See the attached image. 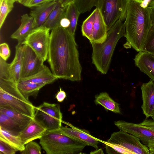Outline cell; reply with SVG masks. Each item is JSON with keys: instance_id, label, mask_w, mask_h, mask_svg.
<instances>
[{"instance_id": "obj_1", "label": "cell", "mask_w": 154, "mask_h": 154, "mask_svg": "<svg viewBox=\"0 0 154 154\" xmlns=\"http://www.w3.org/2000/svg\"><path fill=\"white\" fill-rule=\"evenodd\" d=\"M48 61L58 79L72 81L81 79L82 67L74 35L67 28L58 26L51 30Z\"/></svg>"}, {"instance_id": "obj_2", "label": "cell", "mask_w": 154, "mask_h": 154, "mask_svg": "<svg viewBox=\"0 0 154 154\" xmlns=\"http://www.w3.org/2000/svg\"><path fill=\"white\" fill-rule=\"evenodd\" d=\"M151 9L129 0L124 22L127 43L137 52L143 51L149 30L152 26Z\"/></svg>"}, {"instance_id": "obj_3", "label": "cell", "mask_w": 154, "mask_h": 154, "mask_svg": "<svg viewBox=\"0 0 154 154\" xmlns=\"http://www.w3.org/2000/svg\"><path fill=\"white\" fill-rule=\"evenodd\" d=\"M125 34V23L119 20L108 30L107 38L104 42L91 43L92 48V63L102 74H105L107 72L116 44Z\"/></svg>"}, {"instance_id": "obj_4", "label": "cell", "mask_w": 154, "mask_h": 154, "mask_svg": "<svg viewBox=\"0 0 154 154\" xmlns=\"http://www.w3.org/2000/svg\"><path fill=\"white\" fill-rule=\"evenodd\" d=\"M39 143L47 154H77L87 145L85 142L67 135L60 128L47 130Z\"/></svg>"}, {"instance_id": "obj_5", "label": "cell", "mask_w": 154, "mask_h": 154, "mask_svg": "<svg viewBox=\"0 0 154 154\" xmlns=\"http://www.w3.org/2000/svg\"><path fill=\"white\" fill-rule=\"evenodd\" d=\"M0 107L34 118L35 106L27 99L14 81L0 78Z\"/></svg>"}, {"instance_id": "obj_6", "label": "cell", "mask_w": 154, "mask_h": 154, "mask_svg": "<svg viewBox=\"0 0 154 154\" xmlns=\"http://www.w3.org/2000/svg\"><path fill=\"white\" fill-rule=\"evenodd\" d=\"M129 0H97L95 6L100 11L109 29L119 20L125 21Z\"/></svg>"}, {"instance_id": "obj_7", "label": "cell", "mask_w": 154, "mask_h": 154, "mask_svg": "<svg viewBox=\"0 0 154 154\" xmlns=\"http://www.w3.org/2000/svg\"><path fill=\"white\" fill-rule=\"evenodd\" d=\"M62 118V113L58 104L44 102L35 107L34 119L47 130L60 128Z\"/></svg>"}, {"instance_id": "obj_8", "label": "cell", "mask_w": 154, "mask_h": 154, "mask_svg": "<svg viewBox=\"0 0 154 154\" xmlns=\"http://www.w3.org/2000/svg\"><path fill=\"white\" fill-rule=\"evenodd\" d=\"M49 29L41 26L34 29L25 38L22 44H26L44 61L48 58L50 34Z\"/></svg>"}, {"instance_id": "obj_9", "label": "cell", "mask_w": 154, "mask_h": 154, "mask_svg": "<svg viewBox=\"0 0 154 154\" xmlns=\"http://www.w3.org/2000/svg\"><path fill=\"white\" fill-rule=\"evenodd\" d=\"M115 125L120 130L138 138L141 143L148 148L154 146V130L139 124L118 120Z\"/></svg>"}, {"instance_id": "obj_10", "label": "cell", "mask_w": 154, "mask_h": 154, "mask_svg": "<svg viewBox=\"0 0 154 154\" xmlns=\"http://www.w3.org/2000/svg\"><path fill=\"white\" fill-rule=\"evenodd\" d=\"M107 142L120 145L134 154H149V148L135 136L120 130L113 132Z\"/></svg>"}, {"instance_id": "obj_11", "label": "cell", "mask_w": 154, "mask_h": 154, "mask_svg": "<svg viewBox=\"0 0 154 154\" xmlns=\"http://www.w3.org/2000/svg\"><path fill=\"white\" fill-rule=\"evenodd\" d=\"M23 45V55L20 81L38 73L42 70L45 66L44 64V61L32 48L26 44Z\"/></svg>"}, {"instance_id": "obj_12", "label": "cell", "mask_w": 154, "mask_h": 154, "mask_svg": "<svg viewBox=\"0 0 154 154\" xmlns=\"http://www.w3.org/2000/svg\"><path fill=\"white\" fill-rule=\"evenodd\" d=\"M70 128L62 126L60 130L63 133L74 138L82 141L88 146H91L96 149H98V144L103 140L92 136L87 130L81 129L68 123Z\"/></svg>"}, {"instance_id": "obj_13", "label": "cell", "mask_w": 154, "mask_h": 154, "mask_svg": "<svg viewBox=\"0 0 154 154\" xmlns=\"http://www.w3.org/2000/svg\"><path fill=\"white\" fill-rule=\"evenodd\" d=\"M143 101L141 107L146 118L151 117L154 111V82L152 80L141 87Z\"/></svg>"}, {"instance_id": "obj_14", "label": "cell", "mask_w": 154, "mask_h": 154, "mask_svg": "<svg viewBox=\"0 0 154 154\" xmlns=\"http://www.w3.org/2000/svg\"><path fill=\"white\" fill-rule=\"evenodd\" d=\"M58 2L55 0L32 8L30 15L34 19L36 28L42 26Z\"/></svg>"}, {"instance_id": "obj_15", "label": "cell", "mask_w": 154, "mask_h": 154, "mask_svg": "<svg viewBox=\"0 0 154 154\" xmlns=\"http://www.w3.org/2000/svg\"><path fill=\"white\" fill-rule=\"evenodd\" d=\"M134 60L135 66L154 82V56L140 51L135 55Z\"/></svg>"}, {"instance_id": "obj_16", "label": "cell", "mask_w": 154, "mask_h": 154, "mask_svg": "<svg viewBox=\"0 0 154 154\" xmlns=\"http://www.w3.org/2000/svg\"><path fill=\"white\" fill-rule=\"evenodd\" d=\"M35 28L33 18L27 14H23L21 17L20 26L11 35V38L17 40L18 44H22L26 37Z\"/></svg>"}, {"instance_id": "obj_17", "label": "cell", "mask_w": 154, "mask_h": 154, "mask_svg": "<svg viewBox=\"0 0 154 154\" xmlns=\"http://www.w3.org/2000/svg\"><path fill=\"white\" fill-rule=\"evenodd\" d=\"M47 130L44 127L33 118L19 136L25 145L30 141L40 139Z\"/></svg>"}, {"instance_id": "obj_18", "label": "cell", "mask_w": 154, "mask_h": 154, "mask_svg": "<svg viewBox=\"0 0 154 154\" xmlns=\"http://www.w3.org/2000/svg\"><path fill=\"white\" fill-rule=\"evenodd\" d=\"M96 15L94 23L92 42L102 43L106 40L107 34L106 25L102 15L98 8H96Z\"/></svg>"}, {"instance_id": "obj_19", "label": "cell", "mask_w": 154, "mask_h": 154, "mask_svg": "<svg viewBox=\"0 0 154 154\" xmlns=\"http://www.w3.org/2000/svg\"><path fill=\"white\" fill-rule=\"evenodd\" d=\"M23 45L15 46V53L12 61L9 65V71L11 79L17 84L20 81L23 55Z\"/></svg>"}, {"instance_id": "obj_20", "label": "cell", "mask_w": 154, "mask_h": 154, "mask_svg": "<svg viewBox=\"0 0 154 154\" xmlns=\"http://www.w3.org/2000/svg\"><path fill=\"white\" fill-rule=\"evenodd\" d=\"M67 6H62L58 1L56 6L42 26L45 27L51 30L57 26H60V21L65 16Z\"/></svg>"}, {"instance_id": "obj_21", "label": "cell", "mask_w": 154, "mask_h": 154, "mask_svg": "<svg viewBox=\"0 0 154 154\" xmlns=\"http://www.w3.org/2000/svg\"><path fill=\"white\" fill-rule=\"evenodd\" d=\"M94 103L100 105L106 109L116 113L121 114L119 104L114 100L106 92H102L95 97Z\"/></svg>"}, {"instance_id": "obj_22", "label": "cell", "mask_w": 154, "mask_h": 154, "mask_svg": "<svg viewBox=\"0 0 154 154\" xmlns=\"http://www.w3.org/2000/svg\"><path fill=\"white\" fill-rule=\"evenodd\" d=\"M58 79L52 73L49 68L45 65L39 72L29 78L22 80L45 86L51 84Z\"/></svg>"}, {"instance_id": "obj_23", "label": "cell", "mask_w": 154, "mask_h": 154, "mask_svg": "<svg viewBox=\"0 0 154 154\" xmlns=\"http://www.w3.org/2000/svg\"><path fill=\"white\" fill-rule=\"evenodd\" d=\"M0 127L16 136H19L24 129L10 117L1 112Z\"/></svg>"}, {"instance_id": "obj_24", "label": "cell", "mask_w": 154, "mask_h": 154, "mask_svg": "<svg viewBox=\"0 0 154 154\" xmlns=\"http://www.w3.org/2000/svg\"><path fill=\"white\" fill-rule=\"evenodd\" d=\"M0 112L11 118L25 129L33 119L14 110L0 107Z\"/></svg>"}, {"instance_id": "obj_25", "label": "cell", "mask_w": 154, "mask_h": 154, "mask_svg": "<svg viewBox=\"0 0 154 154\" xmlns=\"http://www.w3.org/2000/svg\"><path fill=\"white\" fill-rule=\"evenodd\" d=\"M17 85L19 89L28 100H29L30 96L36 97L39 90L45 86L42 85L37 84L24 80H20L17 84Z\"/></svg>"}, {"instance_id": "obj_26", "label": "cell", "mask_w": 154, "mask_h": 154, "mask_svg": "<svg viewBox=\"0 0 154 154\" xmlns=\"http://www.w3.org/2000/svg\"><path fill=\"white\" fill-rule=\"evenodd\" d=\"M81 14L77 7L73 2L67 6L65 17L70 22V25L67 28L70 33L74 35L79 16Z\"/></svg>"}, {"instance_id": "obj_27", "label": "cell", "mask_w": 154, "mask_h": 154, "mask_svg": "<svg viewBox=\"0 0 154 154\" xmlns=\"http://www.w3.org/2000/svg\"><path fill=\"white\" fill-rule=\"evenodd\" d=\"M0 137L4 139L17 151L21 152L24 150L25 145L19 136L15 135L0 127Z\"/></svg>"}, {"instance_id": "obj_28", "label": "cell", "mask_w": 154, "mask_h": 154, "mask_svg": "<svg viewBox=\"0 0 154 154\" xmlns=\"http://www.w3.org/2000/svg\"><path fill=\"white\" fill-rule=\"evenodd\" d=\"M96 15L95 9L83 22L81 30L82 35L87 38L90 43L93 41V30Z\"/></svg>"}, {"instance_id": "obj_29", "label": "cell", "mask_w": 154, "mask_h": 154, "mask_svg": "<svg viewBox=\"0 0 154 154\" xmlns=\"http://www.w3.org/2000/svg\"><path fill=\"white\" fill-rule=\"evenodd\" d=\"M17 0H0V29L14 7Z\"/></svg>"}, {"instance_id": "obj_30", "label": "cell", "mask_w": 154, "mask_h": 154, "mask_svg": "<svg viewBox=\"0 0 154 154\" xmlns=\"http://www.w3.org/2000/svg\"><path fill=\"white\" fill-rule=\"evenodd\" d=\"M106 146V153L108 154L122 153L134 154V153L122 146L117 144L102 141Z\"/></svg>"}, {"instance_id": "obj_31", "label": "cell", "mask_w": 154, "mask_h": 154, "mask_svg": "<svg viewBox=\"0 0 154 154\" xmlns=\"http://www.w3.org/2000/svg\"><path fill=\"white\" fill-rule=\"evenodd\" d=\"M97 0H75L74 3L81 14L91 10L95 6Z\"/></svg>"}, {"instance_id": "obj_32", "label": "cell", "mask_w": 154, "mask_h": 154, "mask_svg": "<svg viewBox=\"0 0 154 154\" xmlns=\"http://www.w3.org/2000/svg\"><path fill=\"white\" fill-rule=\"evenodd\" d=\"M143 51L154 56V25L149 30Z\"/></svg>"}, {"instance_id": "obj_33", "label": "cell", "mask_w": 154, "mask_h": 154, "mask_svg": "<svg viewBox=\"0 0 154 154\" xmlns=\"http://www.w3.org/2000/svg\"><path fill=\"white\" fill-rule=\"evenodd\" d=\"M22 154H41V148L37 143L32 141L25 145V149L21 152Z\"/></svg>"}, {"instance_id": "obj_34", "label": "cell", "mask_w": 154, "mask_h": 154, "mask_svg": "<svg viewBox=\"0 0 154 154\" xmlns=\"http://www.w3.org/2000/svg\"><path fill=\"white\" fill-rule=\"evenodd\" d=\"M17 151L6 140L0 137V154H15Z\"/></svg>"}, {"instance_id": "obj_35", "label": "cell", "mask_w": 154, "mask_h": 154, "mask_svg": "<svg viewBox=\"0 0 154 154\" xmlns=\"http://www.w3.org/2000/svg\"><path fill=\"white\" fill-rule=\"evenodd\" d=\"M9 65L6 61L0 57V78L12 80L9 73Z\"/></svg>"}, {"instance_id": "obj_36", "label": "cell", "mask_w": 154, "mask_h": 154, "mask_svg": "<svg viewBox=\"0 0 154 154\" xmlns=\"http://www.w3.org/2000/svg\"><path fill=\"white\" fill-rule=\"evenodd\" d=\"M11 51L7 44L4 43L0 45V57L6 61L10 57Z\"/></svg>"}, {"instance_id": "obj_37", "label": "cell", "mask_w": 154, "mask_h": 154, "mask_svg": "<svg viewBox=\"0 0 154 154\" xmlns=\"http://www.w3.org/2000/svg\"><path fill=\"white\" fill-rule=\"evenodd\" d=\"M55 0H30L26 7L32 8Z\"/></svg>"}, {"instance_id": "obj_38", "label": "cell", "mask_w": 154, "mask_h": 154, "mask_svg": "<svg viewBox=\"0 0 154 154\" xmlns=\"http://www.w3.org/2000/svg\"><path fill=\"white\" fill-rule=\"evenodd\" d=\"M140 4L144 8H151L154 6V0H133Z\"/></svg>"}, {"instance_id": "obj_39", "label": "cell", "mask_w": 154, "mask_h": 154, "mask_svg": "<svg viewBox=\"0 0 154 154\" xmlns=\"http://www.w3.org/2000/svg\"><path fill=\"white\" fill-rule=\"evenodd\" d=\"M66 97V92L62 90L60 87V91L57 92L56 96V97L57 100L60 102H61L64 100Z\"/></svg>"}, {"instance_id": "obj_40", "label": "cell", "mask_w": 154, "mask_h": 154, "mask_svg": "<svg viewBox=\"0 0 154 154\" xmlns=\"http://www.w3.org/2000/svg\"><path fill=\"white\" fill-rule=\"evenodd\" d=\"M140 124L143 125L154 130V121L150 119H145Z\"/></svg>"}, {"instance_id": "obj_41", "label": "cell", "mask_w": 154, "mask_h": 154, "mask_svg": "<svg viewBox=\"0 0 154 154\" xmlns=\"http://www.w3.org/2000/svg\"><path fill=\"white\" fill-rule=\"evenodd\" d=\"M70 25V22L69 20L65 17L62 18L60 23V26L64 28H68Z\"/></svg>"}, {"instance_id": "obj_42", "label": "cell", "mask_w": 154, "mask_h": 154, "mask_svg": "<svg viewBox=\"0 0 154 154\" xmlns=\"http://www.w3.org/2000/svg\"><path fill=\"white\" fill-rule=\"evenodd\" d=\"M63 6L68 5L70 3L73 2L75 0H57Z\"/></svg>"}, {"instance_id": "obj_43", "label": "cell", "mask_w": 154, "mask_h": 154, "mask_svg": "<svg viewBox=\"0 0 154 154\" xmlns=\"http://www.w3.org/2000/svg\"><path fill=\"white\" fill-rule=\"evenodd\" d=\"M151 18L152 25H154V6L151 8Z\"/></svg>"}, {"instance_id": "obj_44", "label": "cell", "mask_w": 154, "mask_h": 154, "mask_svg": "<svg viewBox=\"0 0 154 154\" xmlns=\"http://www.w3.org/2000/svg\"><path fill=\"white\" fill-rule=\"evenodd\" d=\"M30 0H17V2L26 6Z\"/></svg>"}, {"instance_id": "obj_45", "label": "cell", "mask_w": 154, "mask_h": 154, "mask_svg": "<svg viewBox=\"0 0 154 154\" xmlns=\"http://www.w3.org/2000/svg\"><path fill=\"white\" fill-rule=\"evenodd\" d=\"M91 154H103V151L101 149H97L96 150L90 152Z\"/></svg>"}, {"instance_id": "obj_46", "label": "cell", "mask_w": 154, "mask_h": 154, "mask_svg": "<svg viewBox=\"0 0 154 154\" xmlns=\"http://www.w3.org/2000/svg\"><path fill=\"white\" fill-rule=\"evenodd\" d=\"M149 154H154V146L149 148Z\"/></svg>"}, {"instance_id": "obj_47", "label": "cell", "mask_w": 154, "mask_h": 154, "mask_svg": "<svg viewBox=\"0 0 154 154\" xmlns=\"http://www.w3.org/2000/svg\"><path fill=\"white\" fill-rule=\"evenodd\" d=\"M153 120L154 121V111L152 116L151 117Z\"/></svg>"}]
</instances>
